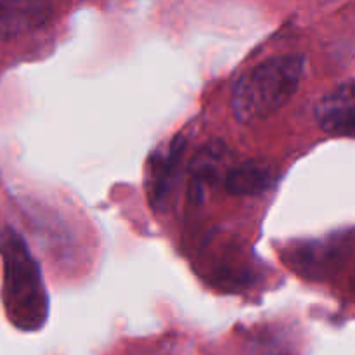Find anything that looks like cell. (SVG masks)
Returning <instances> with one entry per match:
<instances>
[{
    "label": "cell",
    "mask_w": 355,
    "mask_h": 355,
    "mask_svg": "<svg viewBox=\"0 0 355 355\" xmlns=\"http://www.w3.org/2000/svg\"><path fill=\"white\" fill-rule=\"evenodd\" d=\"M3 262V305L9 321L23 331H37L49 315V298L40 267L14 229L0 232Z\"/></svg>",
    "instance_id": "6da1fadb"
},
{
    "label": "cell",
    "mask_w": 355,
    "mask_h": 355,
    "mask_svg": "<svg viewBox=\"0 0 355 355\" xmlns=\"http://www.w3.org/2000/svg\"><path fill=\"white\" fill-rule=\"evenodd\" d=\"M305 58L300 54L276 55L243 73L236 82L231 107L236 120L253 123L283 107L300 87Z\"/></svg>",
    "instance_id": "7a4b0ae2"
},
{
    "label": "cell",
    "mask_w": 355,
    "mask_h": 355,
    "mask_svg": "<svg viewBox=\"0 0 355 355\" xmlns=\"http://www.w3.org/2000/svg\"><path fill=\"white\" fill-rule=\"evenodd\" d=\"M355 106H354V82L347 80L333 92L324 96V99L315 107V118L319 127L328 134L335 135H354L355 125Z\"/></svg>",
    "instance_id": "3957f363"
},
{
    "label": "cell",
    "mask_w": 355,
    "mask_h": 355,
    "mask_svg": "<svg viewBox=\"0 0 355 355\" xmlns=\"http://www.w3.org/2000/svg\"><path fill=\"white\" fill-rule=\"evenodd\" d=\"M338 252V246L329 241H309L288 250L284 260H288V266L293 267L298 274L314 279L329 272V266L336 262Z\"/></svg>",
    "instance_id": "277c9868"
},
{
    "label": "cell",
    "mask_w": 355,
    "mask_h": 355,
    "mask_svg": "<svg viewBox=\"0 0 355 355\" xmlns=\"http://www.w3.org/2000/svg\"><path fill=\"white\" fill-rule=\"evenodd\" d=\"M51 14L42 2H0V38H12L40 26Z\"/></svg>",
    "instance_id": "5b68a950"
},
{
    "label": "cell",
    "mask_w": 355,
    "mask_h": 355,
    "mask_svg": "<svg viewBox=\"0 0 355 355\" xmlns=\"http://www.w3.org/2000/svg\"><path fill=\"white\" fill-rule=\"evenodd\" d=\"M274 182L272 170L260 162H246L227 170L224 187L234 196H259Z\"/></svg>",
    "instance_id": "8992f818"
},
{
    "label": "cell",
    "mask_w": 355,
    "mask_h": 355,
    "mask_svg": "<svg viewBox=\"0 0 355 355\" xmlns=\"http://www.w3.org/2000/svg\"><path fill=\"white\" fill-rule=\"evenodd\" d=\"M225 148L220 142L207 146L201 153H198L196 158L191 165V193L201 200V194L205 193L208 186L217 182L218 173H220L222 162H224Z\"/></svg>",
    "instance_id": "52a82bcc"
},
{
    "label": "cell",
    "mask_w": 355,
    "mask_h": 355,
    "mask_svg": "<svg viewBox=\"0 0 355 355\" xmlns=\"http://www.w3.org/2000/svg\"><path fill=\"white\" fill-rule=\"evenodd\" d=\"M184 139L177 137L170 144L168 151L159 153L156 159L153 162V184H151V198L153 203H163L165 198L168 196L170 187H172L173 175L177 173L180 156H182Z\"/></svg>",
    "instance_id": "ba28073f"
}]
</instances>
